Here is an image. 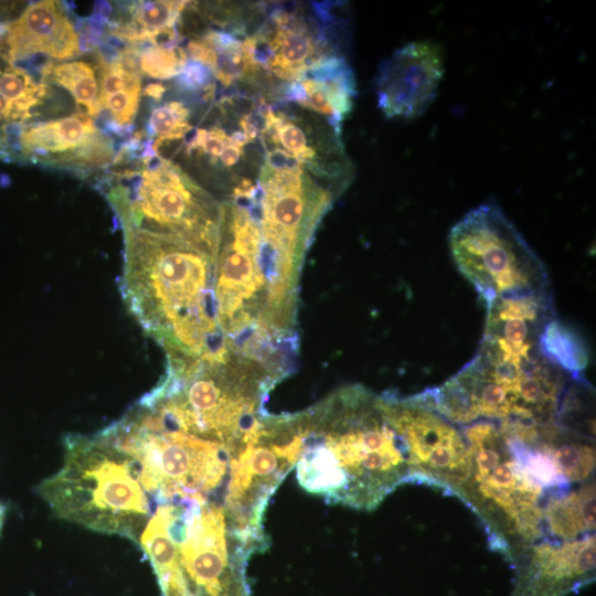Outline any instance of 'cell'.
I'll use <instances>...</instances> for the list:
<instances>
[{
	"mask_svg": "<svg viewBox=\"0 0 596 596\" xmlns=\"http://www.w3.org/2000/svg\"><path fill=\"white\" fill-rule=\"evenodd\" d=\"M275 436L308 492L328 502L374 509L412 478L387 396L341 387L304 412L276 415Z\"/></svg>",
	"mask_w": 596,
	"mask_h": 596,
	"instance_id": "1",
	"label": "cell"
},
{
	"mask_svg": "<svg viewBox=\"0 0 596 596\" xmlns=\"http://www.w3.org/2000/svg\"><path fill=\"white\" fill-rule=\"evenodd\" d=\"M123 299L167 356L198 359L228 345L216 319L215 258L173 235L123 227Z\"/></svg>",
	"mask_w": 596,
	"mask_h": 596,
	"instance_id": "2",
	"label": "cell"
},
{
	"mask_svg": "<svg viewBox=\"0 0 596 596\" xmlns=\"http://www.w3.org/2000/svg\"><path fill=\"white\" fill-rule=\"evenodd\" d=\"M279 381L232 350L198 359L167 356L163 377L137 403L175 429L240 454L267 415L265 400Z\"/></svg>",
	"mask_w": 596,
	"mask_h": 596,
	"instance_id": "3",
	"label": "cell"
},
{
	"mask_svg": "<svg viewBox=\"0 0 596 596\" xmlns=\"http://www.w3.org/2000/svg\"><path fill=\"white\" fill-rule=\"evenodd\" d=\"M64 461L36 492L60 519L139 542L151 512L137 464L99 433L68 434Z\"/></svg>",
	"mask_w": 596,
	"mask_h": 596,
	"instance_id": "4",
	"label": "cell"
},
{
	"mask_svg": "<svg viewBox=\"0 0 596 596\" xmlns=\"http://www.w3.org/2000/svg\"><path fill=\"white\" fill-rule=\"evenodd\" d=\"M252 200L259 226L256 264L269 299L297 304L301 267L332 192L307 167L267 149Z\"/></svg>",
	"mask_w": 596,
	"mask_h": 596,
	"instance_id": "5",
	"label": "cell"
},
{
	"mask_svg": "<svg viewBox=\"0 0 596 596\" xmlns=\"http://www.w3.org/2000/svg\"><path fill=\"white\" fill-rule=\"evenodd\" d=\"M544 355L517 363L478 353L456 375L421 397L453 424L478 421L545 424L563 413L568 380Z\"/></svg>",
	"mask_w": 596,
	"mask_h": 596,
	"instance_id": "6",
	"label": "cell"
},
{
	"mask_svg": "<svg viewBox=\"0 0 596 596\" xmlns=\"http://www.w3.org/2000/svg\"><path fill=\"white\" fill-rule=\"evenodd\" d=\"M98 433L137 464L156 503L203 498L224 508L238 457L225 446L175 429L138 403Z\"/></svg>",
	"mask_w": 596,
	"mask_h": 596,
	"instance_id": "7",
	"label": "cell"
},
{
	"mask_svg": "<svg viewBox=\"0 0 596 596\" xmlns=\"http://www.w3.org/2000/svg\"><path fill=\"white\" fill-rule=\"evenodd\" d=\"M113 166L97 188L121 228L173 235L216 257L220 205L178 164L157 155Z\"/></svg>",
	"mask_w": 596,
	"mask_h": 596,
	"instance_id": "8",
	"label": "cell"
},
{
	"mask_svg": "<svg viewBox=\"0 0 596 596\" xmlns=\"http://www.w3.org/2000/svg\"><path fill=\"white\" fill-rule=\"evenodd\" d=\"M470 470L457 492L517 561L542 535L545 488L504 437L499 425L478 421L464 429Z\"/></svg>",
	"mask_w": 596,
	"mask_h": 596,
	"instance_id": "9",
	"label": "cell"
},
{
	"mask_svg": "<svg viewBox=\"0 0 596 596\" xmlns=\"http://www.w3.org/2000/svg\"><path fill=\"white\" fill-rule=\"evenodd\" d=\"M449 247L485 305L551 291L544 264L497 204H480L465 214L449 232Z\"/></svg>",
	"mask_w": 596,
	"mask_h": 596,
	"instance_id": "10",
	"label": "cell"
},
{
	"mask_svg": "<svg viewBox=\"0 0 596 596\" xmlns=\"http://www.w3.org/2000/svg\"><path fill=\"white\" fill-rule=\"evenodd\" d=\"M115 156L111 138L84 113L12 125L6 132L3 160L84 173L108 168Z\"/></svg>",
	"mask_w": 596,
	"mask_h": 596,
	"instance_id": "11",
	"label": "cell"
},
{
	"mask_svg": "<svg viewBox=\"0 0 596 596\" xmlns=\"http://www.w3.org/2000/svg\"><path fill=\"white\" fill-rule=\"evenodd\" d=\"M387 398L393 422L406 446L412 477H423L458 492L470 470L464 434L421 395Z\"/></svg>",
	"mask_w": 596,
	"mask_h": 596,
	"instance_id": "12",
	"label": "cell"
},
{
	"mask_svg": "<svg viewBox=\"0 0 596 596\" xmlns=\"http://www.w3.org/2000/svg\"><path fill=\"white\" fill-rule=\"evenodd\" d=\"M441 47L416 41L395 50L374 79L377 106L389 119H414L434 102L445 72Z\"/></svg>",
	"mask_w": 596,
	"mask_h": 596,
	"instance_id": "13",
	"label": "cell"
},
{
	"mask_svg": "<svg viewBox=\"0 0 596 596\" xmlns=\"http://www.w3.org/2000/svg\"><path fill=\"white\" fill-rule=\"evenodd\" d=\"M244 46L259 73L287 84L301 78L321 58L336 54L300 14L280 8L246 36Z\"/></svg>",
	"mask_w": 596,
	"mask_h": 596,
	"instance_id": "14",
	"label": "cell"
},
{
	"mask_svg": "<svg viewBox=\"0 0 596 596\" xmlns=\"http://www.w3.org/2000/svg\"><path fill=\"white\" fill-rule=\"evenodd\" d=\"M486 307L479 353L491 360L518 363L535 361L543 355L540 338L555 318L551 291L499 298Z\"/></svg>",
	"mask_w": 596,
	"mask_h": 596,
	"instance_id": "15",
	"label": "cell"
},
{
	"mask_svg": "<svg viewBox=\"0 0 596 596\" xmlns=\"http://www.w3.org/2000/svg\"><path fill=\"white\" fill-rule=\"evenodd\" d=\"M595 535L544 542L515 561L518 573L513 596H566L595 578Z\"/></svg>",
	"mask_w": 596,
	"mask_h": 596,
	"instance_id": "16",
	"label": "cell"
},
{
	"mask_svg": "<svg viewBox=\"0 0 596 596\" xmlns=\"http://www.w3.org/2000/svg\"><path fill=\"white\" fill-rule=\"evenodd\" d=\"M81 53L79 35L63 2H32L13 21L0 23V56L9 64L36 55L64 61Z\"/></svg>",
	"mask_w": 596,
	"mask_h": 596,
	"instance_id": "17",
	"label": "cell"
},
{
	"mask_svg": "<svg viewBox=\"0 0 596 596\" xmlns=\"http://www.w3.org/2000/svg\"><path fill=\"white\" fill-rule=\"evenodd\" d=\"M355 93L353 72L336 53L318 61L298 81L286 84L280 95L285 102L323 116L341 134L342 121L352 109Z\"/></svg>",
	"mask_w": 596,
	"mask_h": 596,
	"instance_id": "18",
	"label": "cell"
},
{
	"mask_svg": "<svg viewBox=\"0 0 596 596\" xmlns=\"http://www.w3.org/2000/svg\"><path fill=\"white\" fill-rule=\"evenodd\" d=\"M189 1H132L118 7L107 34L128 44L177 45V23Z\"/></svg>",
	"mask_w": 596,
	"mask_h": 596,
	"instance_id": "19",
	"label": "cell"
},
{
	"mask_svg": "<svg viewBox=\"0 0 596 596\" xmlns=\"http://www.w3.org/2000/svg\"><path fill=\"white\" fill-rule=\"evenodd\" d=\"M543 526L555 539L572 541L595 529V485L553 494L543 507Z\"/></svg>",
	"mask_w": 596,
	"mask_h": 596,
	"instance_id": "20",
	"label": "cell"
},
{
	"mask_svg": "<svg viewBox=\"0 0 596 596\" xmlns=\"http://www.w3.org/2000/svg\"><path fill=\"white\" fill-rule=\"evenodd\" d=\"M42 82L54 83L68 91L78 108L89 117L99 115V89L95 67L85 61L53 62L41 67Z\"/></svg>",
	"mask_w": 596,
	"mask_h": 596,
	"instance_id": "21",
	"label": "cell"
},
{
	"mask_svg": "<svg viewBox=\"0 0 596 596\" xmlns=\"http://www.w3.org/2000/svg\"><path fill=\"white\" fill-rule=\"evenodd\" d=\"M541 353L574 379L587 365V353L581 339L556 318L545 327L540 338Z\"/></svg>",
	"mask_w": 596,
	"mask_h": 596,
	"instance_id": "22",
	"label": "cell"
},
{
	"mask_svg": "<svg viewBox=\"0 0 596 596\" xmlns=\"http://www.w3.org/2000/svg\"><path fill=\"white\" fill-rule=\"evenodd\" d=\"M0 93L15 106L26 121L45 99L47 85L36 82L24 67L9 64L0 67Z\"/></svg>",
	"mask_w": 596,
	"mask_h": 596,
	"instance_id": "23",
	"label": "cell"
},
{
	"mask_svg": "<svg viewBox=\"0 0 596 596\" xmlns=\"http://www.w3.org/2000/svg\"><path fill=\"white\" fill-rule=\"evenodd\" d=\"M138 72L156 79H170L178 76L185 64V51L178 45L151 43L128 44Z\"/></svg>",
	"mask_w": 596,
	"mask_h": 596,
	"instance_id": "24",
	"label": "cell"
},
{
	"mask_svg": "<svg viewBox=\"0 0 596 596\" xmlns=\"http://www.w3.org/2000/svg\"><path fill=\"white\" fill-rule=\"evenodd\" d=\"M190 111L181 102H168L152 109L146 135L158 152L160 146L167 141L185 137L192 129Z\"/></svg>",
	"mask_w": 596,
	"mask_h": 596,
	"instance_id": "25",
	"label": "cell"
},
{
	"mask_svg": "<svg viewBox=\"0 0 596 596\" xmlns=\"http://www.w3.org/2000/svg\"><path fill=\"white\" fill-rule=\"evenodd\" d=\"M212 75L207 66L195 61H190L177 76L175 82L180 91L185 93L202 91L204 99L209 100L215 93Z\"/></svg>",
	"mask_w": 596,
	"mask_h": 596,
	"instance_id": "26",
	"label": "cell"
},
{
	"mask_svg": "<svg viewBox=\"0 0 596 596\" xmlns=\"http://www.w3.org/2000/svg\"><path fill=\"white\" fill-rule=\"evenodd\" d=\"M230 141L231 136L220 127L200 128L189 142L187 152L190 155L192 151H196L199 155H206L210 163L215 164Z\"/></svg>",
	"mask_w": 596,
	"mask_h": 596,
	"instance_id": "27",
	"label": "cell"
},
{
	"mask_svg": "<svg viewBox=\"0 0 596 596\" xmlns=\"http://www.w3.org/2000/svg\"><path fill=\"white\" fill-rule=\"evenodd\" d=\"M243 148H244V145L236 141L231 136V141L224 148L223 152L221 153V156L219 158V161L225 168H231V167L235 166L240 161V159H241V157H242V155L244 152Z\"/></svg>",
	"mask_w": 596,
	"mask_h": 596,
	"instance_id": "28",
	"label": "cell"
},
{
	"mask_svg": "<svg viewBox=\"0 0 596 596\" xmlns=\"http://www.w3.org/2000/svg\"><path fill=\"white\" fill-rule=\"evenodd\" d=\"M166 87L161 83H152L146 86L145 95L152 98L155 102L161 100Z\"/></svg>",
	"mask_w": 596,
	"mask_h": 596,
	"instance_id": "29",
	"label": "cell"
},
{
	"mask_svg": "<svg viewBox=\"0 0 596 596\" xmlns=\"http://www.w3.org/2000/svg\"><path fill=\"white\" fill-rule=\"evenodd\" d=\"M4 513H6L4 505L0 503V534H1L2 525H3Z\"/></svg>",
	"mask_w": 596,
	"mask_h": 596,
	"instance_id": "30",
	"label": "cell"
}]
</instances>
